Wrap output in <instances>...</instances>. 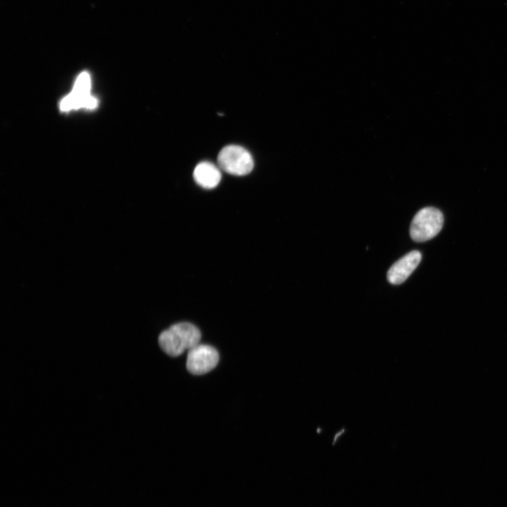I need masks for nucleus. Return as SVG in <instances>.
<instances>
[{
    "mask_svg": "<svg viewBox=\"0 0 507 507\" xmlns=\"http://www.w3.org/2000/svg\"><path fill=\"white\" fill-rule=\"evenodd\" d=\"M200 339V330L191 323L183 322L162 332L159 337V344L168 355L179 357L199 345Z\"/></svg>",
    "mask_w": 507,
    "mask_h": 507,
    "instance_id": "obj_1",
    "label": "nucleus"
},
{
    "mask_svg": "<svg viewBox=\"0 0 507 507\" xmlns=\"http://www.w3.org/2000/svg\"><path fill=\"white\" fill-rule=\"evenodd\" d=\"M443 223L444 217L439 209L433 207L422 209L413 218L410 236L417 243L430 241L441 232Z\"/></svg>",
    "mask_w": 507,
    "mask_h": 507,
    "instance_id": "obj_2",
    "label": "nucleus"
},
{
    "mask_svg": "<svg viewBox=\"0 0 507 507\" xmlns=\"http://www.w3.org/2000/svg\"><path fill=\"white\" fill-rule=\"evenodd\" d=\"M218 163L224 172L234 176L249 175L254 168L252 154L244 147L229 145L223 147L218 155Z\"/></svg>",
    "mask_w": 507,
    "mask_h": 507,
    "instance_id": "obj_3",
    "label": "nucleus"
},
{
    "mask_svg": "<svg viewBox=\"0 0 507 507\" xmlns=\"http://www.w3.org/2000/svg\"><path fill=\"white\" fill-rule=\"evenodd\" d=\"M218 361L219 355L215 348L207 345H198L189 351L187 369L193 375H203L213 370Z\"/></svg>",
    "mask_w": 507,
    "mask_h": 507,
    "instance_id": "obj_4",
    "label": "nucleus"
},
{
    "mask_svg": "<svg viewBox=\"0 0 507 507\" xmlns=\"http://www.w3.org/2000/svg\"><path fill=\"white\" fill-rule=\"evenodd\" d=\"M422 255L419 251H412L394 263L387 272V280L391 284L400 285L410 276L420 264Z\"/></svg>",
    "mask_w": 507,
    "mask_h": 507,
    "instance_id": "obj_5",
    "label": "nucleus"
},
{
    "mask_svg": "<svg viewBox=\"0 0 507 507\" xmlns=\"http://www.w3.org/2000/svg\"><path fill=\"white\" fill-rule=\"evenodd\" d=\"M193 178L202 188L207 190L214 189L221 180L219 168L212 163L204 161L195 168Z\"/></svg>",
    "mask_w": 507,
    "mask_h": 507,
    "instance_id": "obj_6",
    "label": "nucleus"
},
{
    "mask_svg": "<svg viewBox=\"0 0 507 507\" xmlns=\"http://www.w3.org/2000/svg\"><path fill=\"white\" fill-rule=\"evenodd\" d=\"M97 104V99L90 95L81 98L70 94L63 100L61 103V109L63 111H70L71 109L79 108L81 107L92 108H95Z\"/></svg>",
    "mask_w": 507,
    "mask_h": 507,
    "instance_id": "obj_7",
    "label": "nucleus"
},
{
    "mask_svg": "<svg viewBox=\"0 0 507 507\" xmlns=\"http://www.w3.org/2000/svg\"><path fill=\"white\" fill-rule=\"evenodd\" d=\"M90 78L88 73L81 74L78 78L72 95L78 97H86L90 95Z\"/></svg>",
    "mask_w": 507,
    "mask_h": 507,
    "instance_id": "obj_8",
    "label": "nucleus"
}]
</instances>
